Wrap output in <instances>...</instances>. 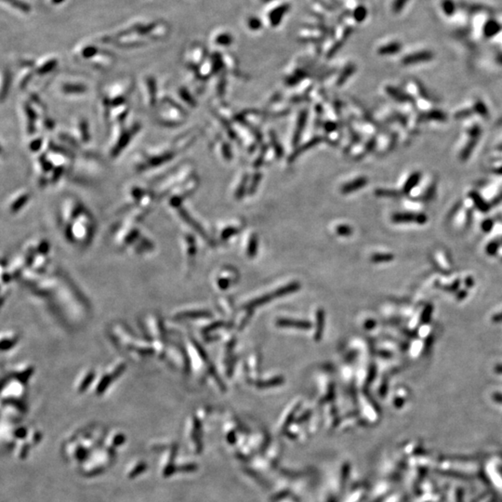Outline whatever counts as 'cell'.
Instances as JSON below:
<instances>
[{
	"instance_id": "1",
	"label": "cell",
	"mask_w": 502,
	"mask_h": 502,
	"mask_svg": "<svg viewBox=\"0 0 502 502\" xmlns=\"http://www.w3.org/2000/svg\"><path fill=\"white\" fill-rule=\"evenodd\" d=\"M56 223L67 244L78 250H86L92 245L97 222L88 206L76 194H66L59 200Z\"/></svg>"
},
{
	"instance_id": "2",
	"label": "cell",
	"mask_w": 502,
	"mask_h": 502,
	"mask_svg": "<svg viewBox=\"0 0 502 502\" xmlns=\"http://www.w3.org/2000/svg\"><path fill=\"white\" fill-rule=\"evenodd\" d=\"M105 333L112 346L128 361L145 364L156 359L151 343L143 335L121 320L109 324Z\"/></svg>"
},
{
	"instance_id": "3",
	"label": "cell",
	"mask_w": 502,
	"mask_h": 502,
	"mask_svg": "<svg viewBox=\"0 0 502 502\" xmlns=\"http://www.w3.org/2000/svg\"><path fill=\"white\" fill-rule=\"evenodd\" d=\"M109 237L112 245L122 253L144 258L156 252L155 240L145 233L140 224L125 219L112 225Z\"/></svg>"
},
{
	"instance_id": "4",
	"label": "cell",
	"mask_w": 502,
	"mask_h": 502,
	"mask_svg": "<svg viewBox=\"0 0 502 502\" xmlns=\"http://www.w3.org/2000/svg\"><path fill=\"white\" fill-rule=\"evenodd\" d=\"M140 333L153 346L156 359L164 362L167 348L173 337V326L161 313L147 312L138 320Z\"/></svg>"
},
{
	"instance_id": "5",
	"label": "cell",
	"mask_w": 502,
	"mask_h": 502,
	"mask_svg": "<svg viewBox=\"0 0 502 502\" xmlns=\"http://www.w3.org/2000/svg\"><path fill=\"white\" fill-rule=\"evenodd\" d=\"M184 151L175 139L163 145L144 148L137 152L132 160L136 173H145L166 166Z\"/></svg>"
},
{
	"instance_id": "6",
	"label": "cell",
	"mask_w": 502,
	"mask_h": 502,
	"mask_svg": "<svg viewBox=\"0 0 502 502\" xmlns=\"http://www.w3.org/2000/svg\"><path fill=\"white\" fill-rule=\"evenodd\" d=\"M134 89L135 82L131 78L115 80L100 89L99 99L104 123L107 121L113 108L130 102Z\"/></svg>"
},
{
	"instance_id": "7",
	"label": "cell",
	"mask_w": 502,
	"mask_h": 502,
	"mask_svg": "<svg viewBox=\"0 0 502 502\" xmlns=\"http://www.w3.org/2000/svg\"><path fill=\"white\" fill-rule=\"evenodd\" d=\"M142 130L143 124L138 120H128L123 124L113 126L109 130L110 139L107 147L108 157L111 160H114L121 156Z\"/></svg>"
},
{
	"instance_id": "8",
	"label": "cell",
	"mask_w": 502,
	"mask_h": 502,
	"mask_svg": "<svg viewBox=\"0 0 502 502\" xmlns=\"http://www.w3.org/2000/svg\"><path fill=\"white\" fill-rule=\"evenodd\" d=\"M154 114V121L156 125L164 129H174L184 123L187 111L178 101L164 93L160 96Z\"/></svg>"
},
{
	"instance_id": "9",
	"label": "cell",
	"mask_w": 502,
	"mask_h": 502,
	"mask_svg": "<svg viewBox=\"0 0 502 502\" xmlns=\"http://www.w3.org/2000/svg\"><path fill=\"white\" fill-rule=\"evenodd\" d=\"M128 360L124 357L116 358L98 371L91 391L95 396H102L112 386L122 378L128 369Z\"/></svg>"
},
{
	"instance_id": "10",
	"label": "cell",
	"mask_w": 502,
	"mask_h": 502,
	"mask_svg": "<svg viewBox=\"0 0 502 502\" xmlns=\"http://www.w3.org/2000/svg\"><path fill=\"white\" fill-rule=\"evenodd\" d=\"M56 95L65 100H79L89 95L90 86L78 78H64L53 86Z\"/></svg>"
},
{
	"instance_id": "11",
	"label": "cell",
	"mask_w": 502,
	"mask_h": 502,
	"mask_svg": "<svg viewBox=\"0 0 502 502\" xmlns=\"http://www.w3.org/2000/svg\"><path fill=\"white\" fill-rule=\"evenodd\" d=\"M138 87L144 105L147 109L155 111L161 96L156 77L153 75H145L141 78Z\"/></svg>"
},
{
	"instance_id": "12",
	"label": "cell",
	"mask_w": 502,
	"mask_h": 502,
	"mask_svg": "<svg viewBox=\"0 0 502 502\" xmlns=\"http://www.w3.org/2000/svg\"><path fill=\"white\" fill-rule=\"evenodd\" d=\"M32 192L27 188H22L15 191L8 197L6 202L7 212L12 216L20 214L29 205V203L32 200Z\"/></svg>"
},
{
	"instance_id": "13",
	"label": "cell",
	"mask_w": 502,
	"mask_h": 502,
	"mask_svg": "<svg viewBox=\"0 0 502 502\" xmlns=\"http://www.w3.org/2000/svg\"><path fill=\"white\" fill-rule=\"evenodd\" d=\"M97 374L98 370L96 368H86L81 369L74 381V390L78 394H83L91 390Z\"/></svg>"
},
{
	"instance_id": "14",
	"label": "cell",
	"mask_w": 502,
	"mask_h": 502,
	"mask_svg": "<svg viewBox=\"0 0 502 502\" xmlns=\"http://www.w3.org/2000/svg\"><path fill=\"white\" fill-rule=\"evenodd\" d=\"M181 247L187 273L193 266L196 256V242L194 236L189 233L181 234Z\"/></svg>"
},
{
	"instance_id": "15",
	"label": "cell",
	"mask_w": 502,
	"mask_h": 502,
	"mask_svg": "<svg viewBox=\"0 0 502 502\" xmlns=\"http://www.w3.org/2000/svg\"><path fill=\"white\" fill-rule=\"evenodd\" d=\"M211 313L205 310H189V309H180L170 313L168 321L174 324L182 323L189 320H197V319H207L211 318Z\"/></svg>"
},
{
	"instance_id": "16",
	"label": "cell",
	"mask_w": 502,
	"mask_h": 502,
	"mask_svg": "<svg viewBox=\"0 0 502 502\" xmlns=\"http://www.w3.org/2000/svg\"><path fill=\"white\" fill-rule=\"evenodd\" d=\"M22 340V334L16 329H7L2 331L0 349L1 353H10L20 344Z\"/></svg>"
},
{
	"instance_id": "17",
	"label": "cell",
	"mask_w": 502,
	"mask_h": 502,
	"mask_svg": "<svg viewBox=\"0 0 502 502\" xmlns=\"http://www.w3.org/2000/svg\"><path fill=\"white\" fill-rule=\"evenodd\" d=\"M427 216L423 213L401 212L395 213L391 217V221L396 223H418L424 224L427 222Z\"/></svg>"
},
{
	"instance_id": "18",
	"label": "cell",
	"mask_w": 502,
	"mask_h": 502,
	"mask_svg": "<svg viewBox=\"0 0 502 502\" xmlns=\"http://www.w3.org/2000/svg\"><path fill=\"white\" fill-rule=\"evenodd\" d=\"M59 65V61L55 57L48 58L46 60L41 61L40 63L34 65L33 71L35 74V77L38 78H45L54 72L57 66Z\"/></svg>"
},
{
	"instance_id": "19",
	"label": "cell",
	"mask_w": 502,
	"mask_h": 502,
	"mask_svg": "<svg viewBox=\"0 0 502 502\" xmlns=\"http://www.w3.org/2000/svg\"><path fill=\"white\" fill-rule=\"evenodd\" d=\"M28 139L29 140L27 142V148L28 151L33 156L43 152L49 142V139L42 134H36Z\"/></svg>"
},
{
	"instance_id": "20",
	"label": "cell",
	"mask_w": 502,
	"mask_h": 502,
	"mask_svg": "<svg viewBox=\"0 0 502 502\" xmlns=\"http://www.w3.org/2000/svg\"><path fill=\"white\" fill-rule=\"evenodd\" d=\"M422 176H423L422 173L421 171H419V170L409 172L407 177L405 178L400 191L403 192V193H405V194H409L413 190L416 188V186L419 184V182L421 181Z\"/></svg>"
},
{
	"instance_id": "21",
	"label": "cell",
	"mask_w": 502,
	"mask_h": 502,
	"mask_svg": "<svg viewBox=\"0 0 502 502\" xmlns=\"http://www.w3.org/2000/svg\"><path fill=\"white\" fill-rule=\"evenodd\" d=\"M433 58H434V54L431 51H428V50L418 51V52H414L412 54L404 58L403 63L405 65H417L419 63L429 62Z\"/></svg>"
},
{
	"instance_id": "22",
	"label": "cell",
	"mask_w": 502,
	"mask_h": 502,
	"mask_svg": "<svg viewBox=\"0 0 502 502\" xmlns=\"http://www.w3.org/2000/svg\"><path fill=\"white\" fill-rule=\"evenodd\" d=\"M297 289H299V286L297 287V285H296V284H295V285H290V286L287 287V288H285V289H281V290H279L278 291H276V292L273 293V295H267V296H264V297H262V298H260V299H258L256 301H254L253 302L249 303V304L247 305V307H248V308H252V307H255V306H258V305H262V304L266 303V302H268V301H270V300H272V299H274V298H276V297L282 296V295H286V294H288V293H290V292H292V291H294V290H296Z\"/></svg>"
},
{
	"instance_id": "23",
	"label": "cell",
	"mask_w": 502,
	"mask_h": 502,
	"mask_svg": "<svg viewBox=\"0 0 502 502\" xmlns=\"http://www.w3.org/2000/svg\"><path fill=\"white\" fill-rule=\"evenodd\" d=\"M12 84V76L9 69L3 70L1 75V87H0V100L1 102H5L6 99L8 98Z\"/></svg>"
},
{
	"instance_id": "24",
	"label": "cell",
	"mask_w": 502,
	"mask_h": 502,
	"mask_svg": "<svg viewBox=\"0 0 502 502\" xmlns=\"http://www.w3.org/2000/svg\"><path fill=\"white\" fill-rule=\"evenodd\" d=\"M102 53L100 52V49L96 46H93V45H87L85 47H83L80 50V57L85 60V61H89L91 60L92 61V65L95 67V65L98 61L97 58H99V56L101 55Z\"/></svg>"
},
{
	"instance_id": "25",
	"label": "cell",
	"mask_w": 502,
	"mask_h": 502,
	"mask_svg": "<svg viewBox=\"0 0 502 502\" xmlns=\"http://www.w3.org/2000/svg\"><path fill=\"white\" fill-rule=\"evenodd\" d=\"M368 179L366 177H360V178H356L355 180L349 182V183H346L342 187L340 192L342 194H351V193H354L356 191H358L361 188H363L364 186H366L368 184Z\"/></svg>"
},
{
	"instance_id": "26",
	"label": "cell",
	"mask_w": 502,
	"mask_h": 502,
	"mask_svg": "<svg viewBox=\"0 0 502 502\" xmlns=\"http://www.w3.org/2000/svg\"><path fill=\"white\" fill-rule=\"evenodd\" d=\"M177 95H178L179 100L183 101L184 103H186V105H188L190 107L193 108L197 105L196 100L194 98V96L190 92L189 89H187L186 87H183V86L178 87L177 89Z\"/></svg>"
},
{
	"instance_id": "27",
	"label": "cell",
	"mask_w": 502,
	"mask_h": 502,
	"mask_svg": "<svg viewBox=\"0 0 502 502\" xmlns=\"http://www.w3.org/2000/svg\"><path fill=\"white\" fill-rule=\"evenodd\" d=\"M290 10V5L288 4H285V5H282L278 8H276L275 10L272 11L269 15L270 17V21L273 26H276L278 25L279 23L282 21V18L285 16V14L289 11Z\"/></svg>"
},
{
	"instance_id": "28",
	"label": "cell",
	"mask_w": 502,
	"mask_h": 502,
	"mask_svg": "<svg viewBox=\"0 0 502 502\" xmlns=\"http://www.w3.org/2000/svg\"><path fill=\"white\" fill-rule=\"evenodd\" d=\"M307 116H308V112L302 111L300 113V116H299V119H298V125H297V129L295 130V133L293 136V145H297V144L299 143V141L301 140V134L302 131L305 128V125H306V121H307Z\"/></svg>"
},
{
	"instance_id": "29",
	"label": "cell",
	"mask_w": 502,
	"mask_h": 502,
	"mask_svg": "<svg viewBox=\"0 0 502 502\" xmlns=\"http://www.w3.org/2000/svg\"><path fill=\"white\" fill-rule=\"evenodd\" d=\"M401 49V44L398 42H392L380 47L378 50L380 55H391L397 53Z\"/></svg>"
},
{
	"instance_id": "30",
	"label": "cell",
	"mask_w": 502,
	"mask_h": 502,
	"mask_svg": "<svg viewBox=\"0 0 502 502\" xmlns=\"http://www.w3.org/2000/svg\"><path fill=\"white\" fill-rule=\"evenodd\" d=\"M278 325L281 326H291V327H298V328H309L311 327V324L308 322L303 321H297V320H289V319H281L279 320Z\"/></svg>"
},
{
	"instance_id": "31",
	"label": "cell",
	"mask_w": 502,
	"mask_h": 502,
	"mask_svg": "<svg viewBox=\"0 0 502 502\" xmlns=\"http://www.w3.org/2000/svg\"><path fill=\"white\" fill-rule=\"evenodd\" d=\"M322 141H323V138H322V137H316V138H314L313 140H311L309 143H307V144L304 145V146H302L301 148H299V149H298V150H297V151L292 155V156L290 157V159H291V161H293L297 156H299L301 154H302V153L304 152V150H308V149H310L311 147L314 146L315 145H317V144H319V143H321Z\"/></svg>"
},
{
	"instance_id": "32",
	"label": "cell",
	"mask_w": 502,
	"mask_h": 502,
	"mask_svg": "<svg viewBox=\"0 0 502 502\" xmlns=\"http://www.w3.org/2000/svg\"><path fill=\"white\" fill-rule=\"evenodd\" d=\"M355 71H356V66L354 65H349L348 66L346 67L338 79V82H337L338 86H341L342 84H344L346 80L355 73Z\"/></svg>"
},
{
	"instance_id": "33",
	"label": "cell",
	"mask_w": 502,
	"mask_h": 502,
	"mask_svg": "<svg viewBox=\"0 0 502 502\" xmlns=\"http://www.w3.org/2000/svg\"><path fill=\"white\" fill-rule=\"evenodd\" d=\"M375 194L378 196L390 197V198H396L400 195V192L396 191V190L377 189Z\"/></svg>"
},
{
	"instance_id": "34",
	"label": "cell",
	"mask_w": 502,
	"mask_h": 502,
	"mask_svg": "<svg viewBox=\"0 0 502 502\" xmlns=\"http://www.w3.org/2000/svg\"><path fill=\"white\" fill-rule=\"evenodd\" d=\"M386 91L388 92V94L390 95V97H392L393 99L400 101V102H405L407 100H405L406 98V95H403V92L401 93V91L399 89H394V88H391V87H387L386 88Z\"/></svg>"
},
{
	"instance_id": "35",
	"label": "cell",
	"mask_w": 502,
	"mask_h": 502,
	"mask_svg": "<svg viewBox=\"0 0 502 502\" xmlns=\"http://www.w3.org/2000/svg\"><path fill=\"white\" fill-rule=\"evenodd\" d=\"M271 141H272V145L274 146V149L275 151V154H276L277 158H281L282 156H284V150H283L281 145L279 144L276 136L273 132L271 133Z\"/></svg>"
},
{
	"instance_id": "36",
	"label": "cell",
	"mask_w": 502,
	"mask_h": 502,
	"mask_svg": "<svg viewBox=\"0 0 502 502\" xmlns=\"http://www.w3.org/2000/svg\"><path fill=\"white\" fill-rule=\"evenodd\" d=\"M6 1L11 3V5H12L13 7H15L16 9L22 11V12H29V11L31 10V7L28 4L24 3L23 1H21V0H6Z\"/></svg>"
},
{
	"instance_id": "37",
	"label": "cell",
	"mask_w": 502,
	"mask_h": 502,
	"mask_svg": "<svg viewBox=\"0 0 502 502\" xmlns=\"http://www.w3.org/2000/svg\"><path fill=\"white\" fill-rule=\"evenodd\" d=\"M232 42H233V37H232V35H230L228 33H223L216 38V43L222 45V46H228V45L232 44Z\"/></svg>"
},
{
	"instance_id": "38",
	"label": "cell",
	"mask_w": 502,
	"mask_h": 502,
	"mask_svg": "<svg viewBox=\"0 0 502 502\" xmlns=\"http://www.w3.org/2000/svg\"><path fill=\"white\" fill-rule=\"evenodd\" d=\"M246 183H247V176H244V178L241 181V184L240 186L238 187V189L236 191V194H235V197L237 199H241L245 193V187H246Z\"/></svg>"
},
{
	"instance_id": "39",
	"label": "cell",
	"mask_w": 502,
	"mask_h": 502,
	"mask_svg": "<svg viewBox=\"0 0 502 502\" xmlns=\"http://www.w3.org/2000/svg\"><path fill=\"white\" fill-rule=\"evenodd\" d=\"M366 16H367V10L365 8H363V7L357 8L356 11H355V18H356L357 22L364 21Z\"/></svg>"
},
{
	"instance_id": "40",
	"label": "cell",
	"mask_w": 502,
	"mask_h": 502,
	"mask_svg": "<svg viewBox=\"0 0 502 502\" xmlns=\"http://www.w3.org/2000/svg\"><path fill=\"white\" fill-rule=\"evenodd\" d=\"M499 30V27H498V24L495 23V22H491L486 25V33L487 35L492 36L493 34H495V33Z\"/></svg>"
},
{
	"instance_id": "41",
	"label": "cell",
	"mask_w": 502,
	"mask_h": 502,
	"mask_svg": "<svg viewBox=\"0 0 502 502\" xmlns=\"http://www.w3.org/2000/svg\"><path fill=\"white\" fill-rule=\"evenodd\" d=\"M260 179H261V173H257L256 175L254 176V178H253L252 184H251L250 189H249V193H250V194L255 193V191H256L257 187H258L259 182L260 181Z\"/></svg>"
},
{
	"instance_id": "42",
	"label": "cell",
	"mask_w": 502,
	"mask_h": 502,
	"mask_svg": "<svg viewBox=\"0 0 502 502\" xmlns=\"http://www.w3.org/2000/svg\"><path fill=\"white\" fill-rule=\"evenodd\" d=\"M257 244H258L257 243V237L254 235V236H252V238L250 240V243H249V246H248V254L250 256H252V255H254L256 253Z\"/></svg>"
},
{
	"instance_id": "43",
	"label": "cell",
	"mask_w": 502,
	"mask_h": 502,
	"mask_svg": "<svg viewBox=\"0 0 502 502\" xmlns=\"http://www.w3.org/2000/svg\"><path fill=\"white\" fill-rule=\"evenodd\" d=\"M248 26L252 30H258L261 27V22L258 18H250L248 21Z\"/></svg>"
},
{
	"instance_id": "44",
	"label": "cell",
	"mask_w": 502,
	"mask_h": 502,
	"mask_svg": "<svg viewBox=\"0 0 502 502\" xmlns=\"http://www.w3.org/2000/svg\"><path fill=\"white\" fill-rule=\"evenodd\" d=\"M337 232L340 235H350L352 234V229L349 226L346 225H340L337 229Z\"/></svg>"
},
{
	"instance_id": "45",
	"label": "cell",
	"mask_w": 502,
	"mask_h": 502,
	"mask_svg": "<svg viewBox=\"0 0 502 502\" xmlns=\"http://www.w3.org/2000/svg\"><path fill=\"white\" fill-rule=\"evenodd\" d=\"M407 0H395V3L393 4V11H399L401 9H403L405 5Z\"/></svg>"
},
{
	"instance_id": "46",
	"label": "cell",
	"mask_w": 502,
	"mask_h": 502,
	"mask_svg": "<svg viewBox=\"0 0 502 502\" xmlns=\"http://www.w3.org/2000/svg\"><path fill=\"white\" fill-rule=\"evenodd\" d=\"M236 232H237V230H236V229H234V228H228V229H226V230L223 232V235H222V236H223V239H227V238H229L231 235H233V234H235Z\"/></svg>"
},
{
	"instance_id": "47",
	"label": "cell",
	"mask_w": 502,
	"mask_h": 502,
	"mask_svg": "<svg viewBox=\"0 0 502 502\" xmlns=\"http://www.w3.org/2000/svg\"><path fill=\"white\" fill-rule=\"evenodd\" d=\"M223 156H224V157H225L226 159H228V160H229V159L232 157V155H231V150H230V147L228 146V145L224 144L223 147Z\"/></svg>"
},
{
	"instance_id": "48",
	"label": "cell",
	"mask_w": 502,
	"mask_h": 502,
	"mask_svg": "<svg viewBox=\"0 0 502 502\" xmlns=\"http://www.w3.org/2000/svg\"><path fill=\"white\" fill-rule=\"evenodd\" d=\"M335 129H336V125H335L334 123L329 122L325 125L326 131H333V130H335Z\"/></svg>"
},
{
	"instance_id": "49",
	"label": "cell",
	"mask_w": 502,
	"mask_h": 502,
	"mask_svg": "<svg viewBox=\"0 0 502 502\" xmlns=\"http://www.w3.org/2000/svg\"><path fill=\"white\" fill-rule=\"evenodd\" d=\"M64 1H65V0H52V2H53L54 4H59V3H62V2H64Z\"/></svg>"
},
{
	"instance_id": "50",
	"label": "cell",
	"mask_w": 502,
	"mask_h": 502,
	"mask_svg": "<svg viewBox=\"0 0 502 502\" xmlns=\"http://www.w3.org/2000/svg\"><path fill=\"white\" fill-rule=\"evenodd\" d=\"M265 1H270V0H265Z\"/></svg>"
}]
</instances>
